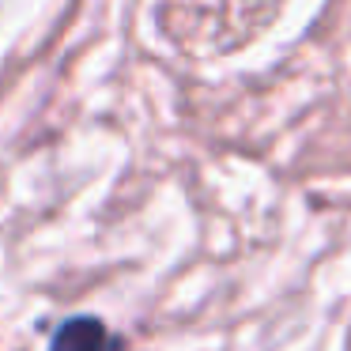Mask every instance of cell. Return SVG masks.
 I'll use <instances>...</instances> for the list:
<instances>
[{"label": "cell", "instance_id": "1", "mask_svg": "<svg viewBox=\"0 0 351 351\" xmlns=\"http://www.w3.org/2000/svg\"><path fill=\"white\" fill-rule=\"evenodd\" d=\"M102 348H106V325L91 313L61 321L53 340H49V351H102Z\"/></svg>", "mask_w": 351, "mask_h": 351}]
</instances>
